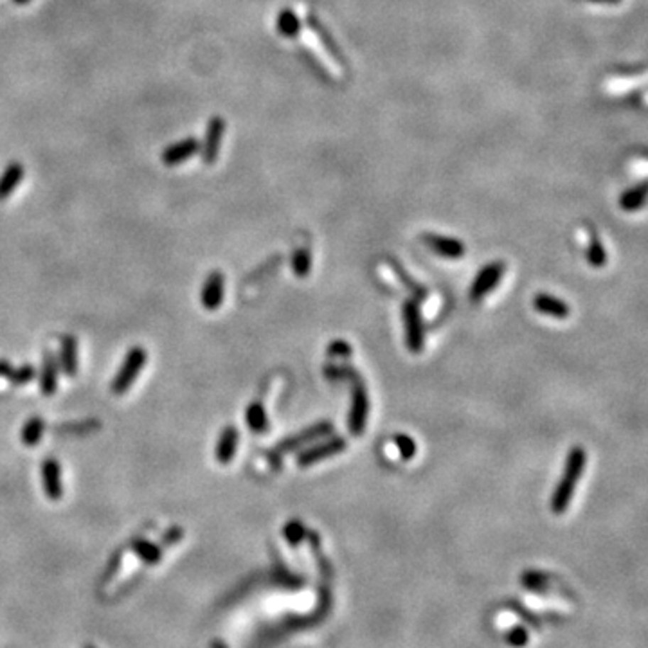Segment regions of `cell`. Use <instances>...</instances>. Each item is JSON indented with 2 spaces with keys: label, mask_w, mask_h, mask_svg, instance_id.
Masks as SVG:
<instances>
[{
  "label": "cell",
  "mask_w": 648,
  "mask_h": 648,
  "mask_svg": "<svg viewBox=\"0 0 648 648\" xmlns=\"http://www.w3.org/2000/svg\"><path fill=\"white\" fill-rule=\"evenodd\" d=\"M587 454L582 447H573L566 461V470H563L562 479L556 485L555 492L551 497V509L555 513H563L571 502L575 488L578 485L580 477L585 468Z\"/></svg>",
  "instance_id": "1"
},
{
  "label": "cell",
  "mask_w": 648,
  "mask_h": 648,
  "mask_svg": "<svg viewBox=\"0 0 648 648\" xmlns=\"http://www.w3.org/2000/svg\"><path fill=\"white\" fill-rule=\"evenodd\" d=\"M146 360H148L146 350H143L141 346L131 347L126 355H124L123 364H121L119 371H117V374L114 377L112 384H110V391H112L114 394L126 393V391L131 387V384L137 380L141 369L146 366Z\"/></svg>",
  "instance_id": "2"
},
{
  "label": "cell",
  "mask_w": 648,
  "mask_h": 648,
  "mask_svg": "<svg viewBox=\"0 0 648 648\" xmlns=\"http://www.w3.org/2000/svg\"><path fill=\"white\" fill-rule=\"evenodd\" d=\"M305 22L306 26H308L310 31H312V35L317 38V42H319L320 49L328 54V58L332 60L339 69H347V62L346 58H344L342 50L337 45V40L333 38L332 33L328 31V27L324 26L323 20L317 15H313V13H306Z\"/></svg>",
  "instance_id": "3"
},
{
  "label": "cell",
  "mask_w": 648,
  "mask_h": 648,
  "mask_svg": "<svg viewBox=\"0 0 648 648\" xmlns=\"http://www.w3.org/2000/svg\"><path fill=\"white\" fill-rule=\"evenodd\" d=\"M351 378L355 380V384H353V396H351L350 431L353 436H360L364 432V427H366L367 413H369V398H367L362 380L355 371H351Z\"/></svg>",
  "instance_id": "4"
},
{
  "label": "cell",
  "mask_w": 648,
  "mask_h": 648,
  "mask_svg": "<svg viewBox=\"0 0 648 648\" xmlns=\"http://www.w3.org/2000/svg\"><path fill=\"white\" fill-rule=\"evenodd\" d=\"M404 320H405V340L411 353H421L423 351V324H421L420 306L416 301L409 299L404 305Z\"/></svg>",
  "instance_id": "5"
},
{
  "label": "cell",
  "mask_w": 648,
  "mask_h": 648,
  "mask_svg": "<svg viewBox=\"0 0 648 648\" xmlns=\"http://www.w3.org/2000/svg\"><path fill=\"white\" fill-rule=\"evenodd\" d=\"M506 265L502 261H492L488 265L482 266L479 270V274L475 276L474 283L470 286V299L472 301H479L486 293H490L492 290L497 286V283L501 281L502 274H504Z\"/></svg>",
  "instance_id": "6"
},
{
  "label": "cell",
  "mask_w": 648,
  "mask_h": 648,
  "mask_svg": "<svg viewBox=\"0 0 648 648\" xmlns=\"http://www.w3.org/2000/svg\"><path fill=\"white\" fill-rule=\"evenodd\" d=\"M347 441L340 436H333L332 440H326L319 445H313V447H308L306 450H303L301 454L297 455V465L299 467H310V465H315L319 461L326 458H332V455L340 454L342 450H346Z\"/></svg>",
  "instance_id": "7"
},
{
  "label": "cell",
  "mask_w": 648,
  "mask_h": 648,
  "mask_svg": "<svg viewBox=\"0 0 648 648\" xmlns=\"http://www.w3.org/2000/svg\"><path fill=\"white\" fill-rule=\"evenodd\" d=\"M224 135H225L224 117H220V116L211 117V121H209V124H207V130H205L204 144H202V158H204L205 164H215V162L218 161Z\"/></svg>",
  "instance_id": "8"
},
{
  "label": "cell",
  "mask_w": 648,
  "mask_h": 648,
  "mask_svg": "<svg viewBox=\"0 0 648 648\" xmlns=\"http://www.w3.org/2000/svg\"><path fill=\"white\" fill-rule=\"evenodd\" d=\"M421 242H423L431 251L443 256V258L458 259L465 254V243L458 238H452V236L436 234V232H423V234H421Z\"/></svg>",
  "instance_id": "9"
},
{
  "label": "cell",
  "mask_w": 648,
  "mask_h": 648,
  "mask_svg": "<svg viewBox=\"0 0 648 648\" xmlns=\"http://www.w3.org/2000/svg\"><path fill=\"white\" fill-rule=\"evenodd\" d=\"M225 279L220 270H212L211 274L205 279L204 286L200 292V301L205 310H218L224 301L225 292Z\"/></svg>",
  "instance_id": "10"
},
{
  "label": "cell",
  "mask_w": 648,
  "mask_h": 648,
  "mask_svg": "<svg viewBox=\"0 0 648 648\" xmlns=\"http://www.w3.org/2000/svg\"><path fill=\"white\" fill-rule=\"evenodd\" d=\"M198 150H200V141L197 137H185V139L170 144L166 150L162 151L161 158L166 166H178L182 162L189 161L193 155H197Z\"/></svg>",
  "instance_id": "11"
},
{
  "label": "cell",
  "mask_w": 648,
  "mask_h": 648,
  "mask_svg": "<svg viewBox=\"0 0 648 648\" xmlns=\"http://www.w3.org/2000/svg\"><path fill=\"white\" fill-rule=\"evenodd\" d=\"M42 482L43 492L50 501H58L63 497V482H62V467L56 459L49 458L42 463Z\"/></svg>",
  "instance_id": "12"
},
{
  "label": "cell",
  "mask_w": 648,
  "mask_h": 648,
  "mask_svg": "<svg viewBox=\"0 0 648 648\" xmlns=\"http://www.w3.org/2000/svg\"><path fill=\"white\" fill-rule=\"evenodd\" d=\"M332 431H333V425L330 423V421H319V423H315V425H312V427L305 428V431L299 432V434H296V436H292V438H288V440L281 441V445H279L278 450L279 452L296 450V448L303 447V445L308 443V441H313V440H317V438L326 436V434H330Z\"/></svg>",
  "instance_id": "13"
},
{
  "label": "cell",
  "mask_w": 648,
  "mask_h": 648,
  "mask_svg": "<svg viewBox=\"0 0 648 648\" xmlns=\"http://www.w3.org/2000/svg\"><path fill=\"white\" fill-rule=\"evenodd\" d=\"M533 308L542 315H549L553 319H567L571 310L563 299L551 296V293H536L533 299Z\"/></svg>",
  "instance_id": "14"
},
{
  "label": "cell",
  "mask_w": 648,
  "mask_h": 648,
  "mask_svg": "<svg viewBox=\"0 0 648 648\" xmlns=\"http://www.w3.org/2000/svg\"><path fill=\"white\" fill-rule=\"evenodd\" d=\"M56 389H58V360L50 351H45L42 360V373H40V391L45 396H53Z\"/></svg>",
  "instance_id": "15"
},
{
  "label": "cell",
  "mask_w": 648,
  "mask_h": 648,
  "mask_svg": "<svg viewBox=\"0 0 648 648\" xmlns=\"http://www.w3.org/2000/svg\"><path fill=\"white\" fill-rule=\"evenodd\" d=\"M236 448H238V428L234 425H229L222 431L220 438H218V443H216V459L220 461L222 465H229L232 461L236 454Z\"/></svg>",
  "instance_id": "16"
},
{
  "label": "cell",
  "mask_w": 648,
  "mask_h": 648,
  "mask_svg": "<svg viewBox=\"0 0 648 648\" xmlns=\"http://www.w3.org/2000/svg\"><path fill=\"white\" fill-rule=\"evenodd\" d=\"M23 178V166L20 162H13L4 170L2 177H0V200L8 198L9 195L18 188V184Z\"/></svg>",
  "instance_id": "17"
},
{
  "label": "cell",
  "mask_w": 648,
  "mask_h": 648,
  "mask_svg": "<svg viewBox=\"0 0 648 648\" xmlns=\"http://www.w3.org/2000/svg\"><path fill=\"white\" fill-rule=\"evenodd\" d=\"M276 27H278V33L285 38H296L299 33H301L303 26H301V18L297 16V13L293 9H281V13L278 15V20H276Z\"/></svg>",
  "instance_id": "18"
},
{
  "label": "cell",
  "mask_w": 648,
  "mask_h": 648,
  "mask_svg": "<svg viewBox=\"0 0 648 648\" xmlns=\"http://www.w3.org/2000/svg\"><path fill=\"white\" fill-rule=\"evenodd\" d=\"M644 198H647V184L639 182L634 188L623 191V195L620 197V207L627 212H634L637 209H641L644 205Z\"/></svg>",
  "instance_id": "19"
},
{
  "label": "cell",
  "mask_w": 648,
  "mask_h": 648,
  "mask_svg": "<svg viewBox=\"0 0 648 648\" xmlns=\"http://www.w3.org/2000/svg\"><path fill=\"white\" fill-rule=\"evenodd\" d=\"M62 367L67 377H76L77 373V342L74 337H63L62 340Z\"/></svg>",
  "instance_id": "20"
},
{
  "label": "cell",
  "mask_w": 648,
  "mask_h": 648,
  "mask_svg": "<svg viewBox=\"0 0 648 648\" xmlns=\"http://www.w3.org/2000/svg\"><path fill=\"white\" fill-rule=\"evenodd\" d=\"M245 418H247V425L251 427L252 432L256 434H265L269 431V418H266L265 407L259 401H252L245 411Z\"/></svg>",
  "instance_id": "21"
},
{
  "label": "cell",
  "mask_w": 648,
  "mask_h": 648,
  "mask_svg": "<svg viewBox=\"0 0 648 648\" xmlns=\"http://www.w3.org/2000/svg\"><path fill=\"white\" fill-rule=\"evenodd\" d=\"M131 549H134L135 555L139 556L143 562L150 563V566H155V563L161 562V558H162L161 548H158L157 544H153V542H150V540H144V539L134 540V542H131Z\"/></svg>",
  "instance_id": "22"
},
{
  "label": "cell",
  "mask_w": 648,
  "mask_h": 648,
  "mask_svg": "<svg viewBox=\"0 0 648 648\" xmlns=\"http://www.w3.org/2000/svg\"><path fill=\"white\" fill-rule=\"evenodd\" d=\"M43 431H45V421L42 420L40 416H33L26 421V425L22 427V443L27 445V447H35L43 436Z\"/></svg>",
  "instance_id": "23"
},
{
  "label": "cell",
  "mask_w": 648,
  "mask_h": 648,
  "mask_svg": "<svg viewBox=\"0 0 648 648\" xmlns=\"http://www.w3.org/2000/svg\"><path fill=\"white\" fill-rule=\"evenodd\" d=\"M589 238H590V242H589V249H587V261H589V265L594 266V269H602V266L607 263L605 247L602 245V242H600V238L596 236L594 229H590L589 231Z\"/></svg>",
  "instance_id": "24"
},
{
  "label": "cell",
  "mask_w": 648,
  "mask_h": 648,
  "mask_svg": "<svg viewBox=\"0 0 648 648\" xmlns=\"http://www.w3.org/2000/svg\"><path fill=\"white\" fill-rule=\"evenodd\" d=\"M292 269L293 272H296L297 278H306V276L310 274V269H312V254H310L308 249H297L292 259Z\"/></svg>",
  "instance_id": "25"
},
{
  "label": "cell",
  "mask_w": 648,
  "mask_h": 648,
  "mask_svg": "<svg viewBox=\"0 0 648 648\" xmlns=\"http://www.w3.org/2000/svg\"><path fill=\"white\" fill-rule=\"evenodd\" d=\"M36 378V369L33 366H22L18 369H11V373L8 374V380L15 386H26V384L33 382Z\"/></svg>",
  "instance_id": "26"
},
{
  "label": "cell",
  "mask_w": 648,
  "mask_h": 648,
  "mask_svg": "<svg viewBox=\"0 0 648 648\" xmlns=\"http://www.w3.org/2000/svg\"><path fill=\"white\" fill-rule=\"evenodd\" d=\"M394 443H396L398 452H400V455L404 459H411L416 454V443H414L413 438L407 436V434H398V436H394Z\"/></svg>",
  "instance_id": "27"
},
{
  "label": "cell",
  "mask_w": 648,
  "mask_h": 648,
  "mask_svg": "<svg viewBox=\"0 0 648 648\" xmlns=\"http://www.w3.org/2000/svg\"><path fill=\"white\" fill-rule=\"evenodd\" d=\"M303 533H305V528H303V524L299 521H292L285 526V536L292 544H297L301 540Z\"/></svg>",
  "instance_id": "28"
},
{
  "label": "cell",
  "mask_w": 648,
  "mask_h": 648,
  "mask_svg": "<svg viewBox=\"0 0 648 648\" xmlns=\"http://www.w3.org/2000/svg\"><path fill=\"white\" fill-rule=\"evenodd\" d=\"M328 353H330V355H342V357H346V355H350V353H351V347H350V344H347V342H342V340H337V342L330 344Z\"/></svg>",
  "instance_id": "29"
},
{
  "label": "cell",
  "mask_w": 648,
  "mask_h": 648,
  "mask_svg": "<svg viewBox=\"0 0 648 648\" xmlns=\"http://www.w3.org/2000/svg\"><path fill=\"white\" fill-rule=\"evenodd\" d=\"M182 536H184V531H182L180 528H171L164 533V539L162 540H164V544L171 546L175 544V542H178V540H182Z\"/></svg>",
  "instance_id": "30"
},
{
  "label": "cell",
  "mask_w": 648,
  "mask_h": 648,
  "mask_svg": "<svg viewBox=\"0 0 648 648\" xmlns=\"http://www.w3.org/2000/svg\"><path fill=\"white\" fill-rule=\"evenodd\" d=\"M11 364L8 362V360H0V377H4V378H8V374L11 373Z\"/></svg>",
  "instance_id": "31"
},
{
  "label": "cell",
  "mask_w": 648,
  "mask_h": 648,
  "mask_svg": "<svg viewBox=\"0 0 648 648\" xmlns=\"http://www.w3.org/2000/svg\"><path fill=\"white\" fill-rule=\"evenodd\" d=\"M590 2H596V4H610V6H616V4H620L621 0H590Z\"/></svg>",
  "instance_id": "32"
},
{
  "label": "cell",
  "mask_w": 648,
  "mask_h": 648,
  "mask_svg": "<svg viewBox=\"0 0 648 648\" xmlns=\"http://www.w3.org/2000/svg\"><path fill=\"white\" fill-rule=\"evenodd\" d=\"M16 4H20V6H23V4H29V2H31V0H15Z\"/></svg>",
  "instance_id": "33"
},
{
  "label": "cell",
  "mask_w": 648,
  "mask_h": 648,
  "mask_svg": "<svg viewBox=\"0 0 648 648\" xmlns=\"http://www.w3.org/2000/svg\"><path fill=\"white\" fill-rule=\"evenodd\" d=\"M212 648H225L222 643H212Z\"/></svg>",
  "instance_id": "34"
}]
</instances>
